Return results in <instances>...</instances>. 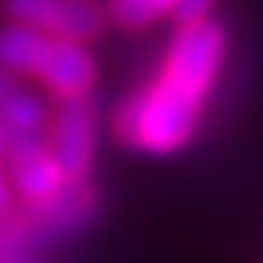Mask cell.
I'll list each match as a JSON object with an SVG mask.
<instances>
[{
    "mask_svg": "<svg viewBox=\"0 0 263 263\" xmlns=\"http://www.w3.org/2000/svg\"><path fill=\"white\" fill-rule=\"evenodd\" d=\"M227 55L230 29L223 18L209 15L197 22H176L157 66L110 110V136L117 146L146 157L183 154L201 132Z\"/></svg>",
    "mask_w": 263,
    "mask_h": 263,
    "instance_id": "cell-1",
    "label": "cell"
},
{
    "mask_svg": "<svg viewBox=\"0 0 263 263\" xmlns=\"http://www.w3.org/2000/svg\"><path fill=\"white\" fill-rule=\"evenodd\" d=\"M0 66H8L22 81H37L55 103L91 95L99 84V62L84 41L55 37L11 18L0 26Z\"/></svg>",
    "mask_w": 263,
    "mask_h": 263,
    "instance_id": "cell-2",
    "label": "cell"
},
{
    "mask_svg": "<svg viewBox=\"0 0 263 263\" xmlns=\"http://www.w3.org/2000/svg\"><path fill=\"white\" fill-rule=\"evenodd\" d=\"M22 227L33 234L41 249L62 241V238H77L103 216V194L91 179H70L55 197L41 205H18L15 212Z\"/></svg>",
    "mask_w": 263,
    "mask_h": 263,
    "instance_id": "cell-3",
    "label": "cell"
},
{
    "mask_svg": "<svg viewBox=\"0 0 263 263\" xmlns=\"http://www.w3.org/2000/svg\"><path fill=\"white\" fill-rule=\"evenodd\" d=\"M48 143L70 179H91L99 157V106L91 95L59 99L48 121Z\"/></svg>",
    "mask_w": 263,
    "mask_h": 263,
    "instance_id": "cell-4",
    "label": "cell"
},
{
    "mask_svg": "<svg viewBox=\"0 0 263 263\" xmlns=\"http://www.w3.org/2000/svg\"><path fill=\"white\" fill-rule=\"evenodd\" d=\"M0 8L11 22H26L84 44L99 41L114 26L103 0H0Z\"/></svg>",
    "mask_w": 263,
    "mask_h": 263,
    "instance_id": "cell-5",
    "label": "cell"
},
{
    "mask_svg": "<svg viewBox=\"0 0 263 263\" xmlns=\"http://www.w3.org/2000/svg\"><path fill=\"white\" fill-rule=\"evenodd\" d=\"M8 172H11V183H15V194H18V205H41L70 183V176H66V168L59 164V157L48 143V132L11 143Z\"/></svg>",
    "mask_w": 263,
    "mask_h": 263,
    "instance_id": "cell-6",
    "label": "cell"
},
{
    "mask_svg": "<svg viewBox=\"0 0 263 263\" xmlns=\"http://www.w3.org/2000/svg\"><path fill=\"white\" fill-rule=\"evenodd\" d=\"M176 8H179V0H106L110 22L128 33L154 29L164 18H176Z\"/></svg>",
    "mask_w": 263,
    "mask_h": 263,
    "instance_id": "cell-7",
    "label": "cell"
},
{
    "mask_svg": "<svg viewBox=\"0 0 263 263\" xmlns=\"http://www.w3.org/2000/svg\"><path fill=\"white\" fill-rule=\"evenodd\" d=\"M41 252L44 249L33 241V234L22 227L18 216L0 219V263H41Z\"/></svg>",
    "mask_w": 263,
    "mask_h": 263,
    "instance_id": "cell-8",
    "label": "cell"
},
{
    "mask_svg": "<svg viewBox=\"0 0 263 263\" xmlns=\"http://www.w3.org/2000/svg\"><path fill=\"white\" fill-rule=\"evenodd\" d=\"M15 209H18V194H15V183L8 172V161H0V219L15 216Z\"/></svg>",
    "mask_w": 263,
    "mask_h": 263,
    "instance_id": "cell-9",
    "label": "cell"
},
{
    "mask_svg": "<svg viewBox=\"0 0 263 263\" xmlns=\"http://www.w3.org/2000/svg\"><path fill=\"white\" fill-rule=\"evenodd\" d=\"M209 15H216V0H179L172 22H197V18H209Z\"/></svg>",
    "mask_w": 263,
    "mask_h": 263,
    "instance_id": "cell-10",
    "label": "cell"
},
{
    "mask_svg": "<svg viewBox=\"0 0 263 263\" xmlns=\"http://www.w3.org/2000/svg\"><path fill=\"white\" fill-rule=\"evenodd\" d=\"M18 84H22V77H18V73H11L8 66H0V106H4L8 99L18 91Z\"/></svg>",
    "mask_w": 263,
    "mask_h": 263,
    "instance_id": "cell-11",
    "label": "cell"
},
{
    "mask_svg": "<svg viewBox=\"0 0 263 263\" xmlns=\"http://www.w3.org/2000/svg\"><path fill=\"white\" fill-rule=\"evenodd\" d=\"M11 143H15V136L8 132V124L0 121V161H8V150H11Z\"/></svg>",
    "mask_w": 263,
    "mask_h": 263,
    "instance_id": "cell-12",
    "label": "cell"
}]
</instances>
